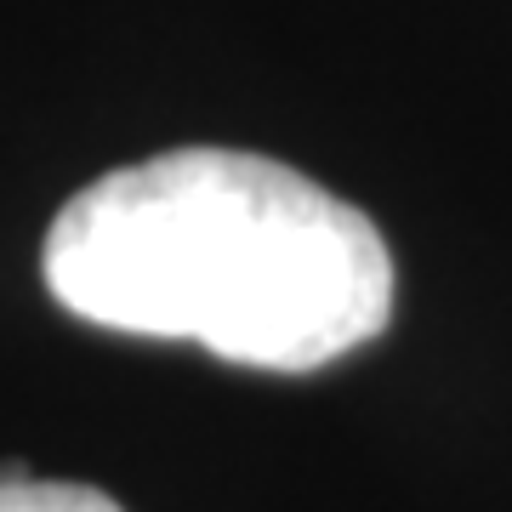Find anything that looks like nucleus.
<instances>
[{
  "instance_id": "f257e3e1",
  "label": "nucleus",
  "mask_w": 512,
  "mask_h": 512,
  "mask_svg": "<svg viewBox=\"0 0 512 512\" xmlns=\"http://www.w3.org/2000/svg\"><path fill=\"white\" fill-rule=\"evenodd\" d=\"M40 262L74 319L200 342L251 370H319L393 319L376 222L239 148H177L97 177L57 211Z\"/></svg>"
},
{
  "instance_id": "f03ea898",
  "label": "nucleus",
  "mask_w": 512,
  "mask_h": 512,
  "mask_svg": "<svg viewBox=\"0 0 512 512\" xmlns=\"http://www.w3.org/2000/svg\"><path fill=\"white\" fill-rule=\"evenodd\" d=\"M0 512H120L92 484H52V478H23V467L0 473Z\"/></svg>"
}]
</instances>
